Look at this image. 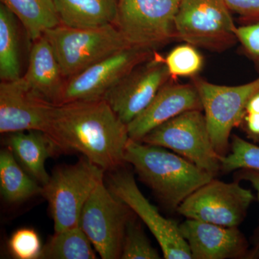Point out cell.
I'll return each instance as SVG.
<instances>
[{"mask_svg": "<svg viewBox=\"0 0 259 259\" xmlns=\"http://www.w3.org/2000/svg\"><path fill=\"white\" fill-rule=\"evenodd\" d=\"M45 133L61 153H81L105 172L126 163L127 125L105 100L55 105Z\"/></svg>", "mask_w": 259, "mask_h": 259, "instance_id": "1", "label": "cell"}, {"mask_svg": "<svg viewBox=\"0 0 259 259\" xmlns=\"http://www.w3.org/2000/svg\"><path fill=\"white\" fill-rule=\"evenodd\" d=\"M125 161L168 208L177 210L194 191L214 178L166 148L130 139Z\"/></svg>", "mask_w": 259, "mask_h": 259, "instance_id": "2", "label": "cell"}, {"mask_svg": "<svg viewBox=\"0 0 259 259\" xmlns=\"http://www.w3.org/2000/svg\"><path fill=\"white\" fill-rule=\"evenodd\" d=\"M44 35L66 79L131 47L113 24L93 28H72L61 24L47 30Z\"/></svg>", "mask_w": 259, "mask_h": 259, "instance_id": "3", "label": "cell"}, {"mask_svg": "<svg viewBox=\"0 0 259 259\" xmlns=\"http://www.w3.org/2000/svg\"><path fill=\"white\" fill-rule=\"evenodd\" d=\"M105 171L83 156L74 164L57 166L41 194L49 204L54 231L80 226L85 203Z\"/></svg>", "mask_w": 259, "mask_h": 259, "instance_id": "4", "label": "cell"}, {"mask_svg": "<svg viewBox=\"0 0 259 259\" xmlns=\"http://www.w3.org/2000/svg\"><path fill=\"white\" fill-rule=\"evenodd\" d=\"M181 0H117L114 25L130 47L155 51L177 37Z\"/></svg>", "mask_w": 259, "mask_h": 259, "instance_id": "5", "label": "cell"}, {"mask_svg": "<svg viewBox=\"0 0 259 259\" xmlns=\"http://www.w3.org/2000/svg\"><path fill=\"white\" fill-rule=\"evenodd\" d=\"M192 83L202 101L213 146L223 157L231 149L232 130L243 122L248 102L259 92V77L238 86H224L194 76Z\"/></svg>", "mask_w": 259, "mask_h": 259, "instance_id": "6", "label": "cell"}, {"mask_svg": "<svg viewBox=\"0 0 259 259\" xmlns=\"http://www.w3.org/2000/svg\"><path fill=\"white\" fill-rule=\"evenodd\" d=\"M141 141L171 150L214 177L221 170V156L213 146L202 110L177 115L150 131Z\"/></svg>", "mask_w": 259, "mask_h": 259, "instance_id": "7", "label": "cell"}, {"mask_svg": "<svg viewBox=\"0 0 259 259\" xmlns=\"http://www.w3.org/2000/svg\"><path fill=\"white\" fill-rule=\"evenodd\" d=\"M135 214L103 180L83 206L80 227L102 258H120L126 228Z\"/></svg>", "mask_w": 259, "mask_h": 259, "instance_id": "8", "label": "cell"}, {"mask_svg": "<svg viewBox=\"0 0 259 259\" xmlns=\"http://www.w3.org/2000/svg\"><path fill=\"white\" fill-rule=\"evenodd\" d=\"M231 12L225 0H181L177 37L197 48L225 50L238 41Z\"/></svg>", "mask_w": 259, "mask_h": 259, "instance_id": "9", "label": "cell"}, {"mask_svg": "<svg viewBox=\"0 0 259 259\" xmlns=\"http://www.w3.org/2000/svg\"><path fill=\"white\" fill-rule=\"evenodd\" d=\"M122 167L108 171L107 187L110 192L129 206L146 225L160 245L165 258H192L180 225L160 214L139 190L134 175Z\"/></svg>", "mask_w": 259, "mask_h": 259, "instance_id": "10", "label": "cell"}, {"mask_svg": "<svg viewBox=\"0 0 259 259\" xmlns=\"http://www.w3.org/2000/svg\"><path fill=\"white\" fill-rule=\"evenodd\" d=\"M254 199L251 191L241 187L239 181L226 183L212 179L191 194L177 211L187 219L238 227Z\"/></svg>", "mask_w": 259, "mask_h": 259, "instance_id": "11", "label": "cell"}, {"mask_svg": "<svg viewBox=\"0 0 259 259\" xmlns=\"http://www.w3.org/2000/svg\"><path fill=\"white\" fill-rule=\"evenodd\" d=\"M154 53L150 49L131 47L92 65L66 80L59 105L103 100L112 88L137 66L151 59Z\"/></svg>", "mask_w": 259, "mask_h": 259, "instance_id": "12", "label": "cell"}, {"mask_svg": "<svg viewBox=\"0 0 259 259\" xmlns=\"http://www.w3.org/2000/svg\"><path fill=\"white\" fill-rule=\"evenodd\" d=\"M171 79L164 58L155 52L151 59L133 70L104 97L126 125L152 101Z\"/></svg>", "mask_w": 259, "mask_h": 259, "instance_id": "13", "label": "cell"}, {"mask_svg": "<svg viewBox=\"0 0 259 259\" xmlns=\"http://www.w3.org/2000/svg\"><path fill=\"white\" fill-rule=\"evenodd\" d=\"M55 105L35 95L23 77L0 83V133L45 132Z\"/></svg>", "mask_w": 259, "mask_h": 259, "instance_id": "14", "label": "cell"}, {"mask_svg": "<svg viewBox=\"0 0 259 259\" xmlns=\"http://www.w3.org/2000/svg\"><path fill=\"white\" fill-rule=\"evenodd\" d=\"M180 228L192 258H240L248 255L249 245L238 227L187 219Z\"/></svg>", "mask_w": 259, "mask_h": 259, "instance_id": "15", "label": "cell"}, {"mask_svg": "<svg viewBox=\"0 0 259 259\" xmlns=\"http://www.w3.org/2000/svg\"><path fill=\"white\" fill-rule=\"evenodd\" d=\"M203 110L193 83H166L137 117L127 124L130 139L141 141L150 131L184 112Z\"/></svg>", "mask_w": 259, "mask_h": 259, "instance_id": "16", "label": "cell"}, {"mask_svg": "<svg viewBox=\"0 0 259 259\" xmlns=\"http://www.w3.org/2000/svg\"><path fill=\"white\" fill-rule=\"evenodd\" d=\"M22 77L37 96L54 105L61 103L67 79L45 35L32 42L28 69Z\"/></svg>", "mask_w": 259, "mask_h": 259, "instance_id": "17", "label": "cell"}, {"mask_svg": "<svg viewBox=\"0 0 259 259\" xmlns=\"http://www.w3.org/2000/svg\"><path fill=\"white\" fill-rule=\"evenodd\" d=\"M5 135V146L11 150L19 164L39 185H47L51 176L46 168V162L48 158L61 153L54 141L40 131Z\"/></svg>", "mask_w": 259, "mask_h": 259, "instance_id": "18", "label": "cell"}, {"mask_svg": "<svg viewBox=\"0 0 259 259\" xmlns=\"http://www.w3.org/2000/svg\"><path fill=\"white\" fill-rule=\"evenodd\" d=\"M61 24L93 28L115 23L117 0H54Z\"/></svg>", "mask_w": 259, "mask_h": 259, "instance_id": "19", "label": "cell"}, {"mask_svg": "<svg viewBox=\"0 0 259 259\" xmlns=\"http://www.w3.org/2000/svg\"><path fill=\"white\" fill-rule=\"evenodd\" d=\"M1 3L21 22L32 42L61 25L54 0H1Z\"/></svg>", "mask_w": 259, "mask_h": 259, "instance_id": "20", "label": "cell"}, {"mask_svg": "<svg viewBox=\"0 0 259 259\" xmlns=\"http://www.w3.org/2000/svg\"><path fill=\"white\" fill-rule=\"evenodd\" d=\"M42 187L19 164L11 150L5 147L0 152V191L9 204L25 202L41 194Z\"/></svg>", "mask_w": 259, "mask_h": 259, "instance_id": "21", "label": "cell"}, {"mask_svg": "<svg viewBox=\"0 0 259 259\" xmlns=\"http://www.w3.org/2000/svg\"><path fill=\"white\" fill-rule=\"evenodd\" d=\"M95 248L81 227L54 231L39 259H95Z\"/></svg>", "mask_w": 259, "mask_h": 259, "instance_id": "22", "label": "cell"}, {"mask_svg": "<svg viewBox=\"0 0 259 259\" xmlns=\"http://www.w3.org/2000/svg\"><path fill=\"white\" fill-rule=\"evenodd\" d=\"M16 17L5 5H0V79H20L18 27Z\"/></svg>", "mask_w": 259, "mask_h": 259, "instance_id": "23", "label": "cell"}, {"mask_svg": "<svg viewBox=\"0 0 259 259\" xmlns=\"http://www.w3.org/2000/svg\"><path fill=\"white\" fill-rule=\"evenodd\" d=\"M171 78L194 77L203 66V57L190 44L178 46L164 58Z\"/></svg>", "mask_w": 259, "mask_h": 259, "instance_id": "24", "label": "cell"}, {"mask_svg": "<svg viewBox=\"0 0 259 259\" xmlns=\"http://www.w3.org/2000/svg\"><path fill=\"white\" fill-rule=\"evenodd\" d=\"M221 170L226 172L241 169L259 171V146L233 136L231 152L221 157Z\"/></svg>", "mask_w": 259, "mask_h": 259, "instance_id": "25", "label": "cell"}, {"mask_svg": "<svg viewBox=\"0 0 259 259\" xmlns=\"http://www.w3.org/2000/svg\"><path fill=\"white\" fill-rule=\"evenodd\" d=\"M120 258H161L158 250L151 245L142 227L135 217L127 223Z\"/></svg>", "mask_w": 259, "mask_h": 259, "instance_id": "26", "label": "cell"}, {"mask_svg": "<svg viewBox=\"0 0 259 259\" xmlns=\"http://www.w3.org/2000/svg\"><path fill=\"white\" fill-rule=\"evenodd\" d=\"M38 234L32 228H21L10 237L8 248L17 259H39L42 250Z\"/></svg>", "mask_w": 259, "mask_h": 259, "instance_id": "27", "label": "cell"}, {"mask_svg": "<svg viewBox=\"0 0 259 259\" xmlns=\"http://www.w3.org/2000/svg\"><path fill=\"white\" fill-rule=\"evenodd\" d=\"M237 40L259 71V20L237 27Z\"/></svg>", "mask_w": 259, "mask_h": 259, "instance_id": "28", "label": "cell"}, {"mask_svg": "<svg viewBox=\"0 0 259 259\" xmlns=\"http://www.w3.org/2000/svg\"><path fill=\"white\" fill-rule=\"evenodd\" d=\"M231 12L248 20H259V0H225Z\"/></svg>", "mask_w": 259, "mask_h": 259, "instance_id": "29", "label": "cell"}, {"mask_svg": "<svg viewBox=\"0 0 259 259\" xmlns=\"http://www.w3.org/2000/svg\"><path fill=\"white\" fill-rule=\"evenodd\" d=\"M238 178L239 180H245L249 182L253 186V188L256 191L257 195L259 201V171L254 169H241L238 173ZM259 255V229L258 235V243L252 256H258Z\"/></svg>", "mask_w": 259, "mask_h": 259, "instance_id": "30", "label": "cell"}, {"mask_svg": "<svg viewBox=\"0 0 259 259\" xmlns=\"http://www.w3.org/2000/svg\"><path fill=\"white\" fill-rule=\"evenodd\" d=\"M243 122L250 139L259 142V112H245Z\"/></svg>", "mask_w": 259, "mask_h": 259, "instance_id": "31", "label": "cell"}, {"mask_svg": "<svg viewBox=\"0 0 259 259\" xmlns=\"http://www.w3.org/2000/svg\"><path fill=\"white\" fill-rule=\"evenodd\" d=\"M245 112H259V92L248 102Z\"/></svg>", "mask_w": 259, "mask_h": 259, "instance_id": "32", "label": "cell"}]
</instances>
